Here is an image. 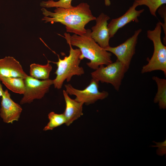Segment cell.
<instances>
[{
	"instance_id": "cell-1",
	"label": "cell",
	"mask_w": 166,
	"mask_h": 166,
	"mask_svg": "<svg viewBox=\"0 0 166 166\" xmlns=\"http://www.w3.org/2000/svg\"><path fill=\"white\" fill-rule=\"evenodd\" d=\"M45 16L42 20L45 22H60L65 26L67 32L79 35L85 33V25L96 18L92 14L89 5L82 2L76 6L69 9L56 8L54 12L48 10L44 7L41 9Z\"/></svg>"
},
{
	"instance_id": "cell-2",
	"label": "cell",
	"mask_w": 166,
	"mask_h": 166,
	"mask_svg": "<svg viewBox=\"0 0 166 166\" xmlns=\"http://www.w3.org/2000/svg\"><path fill=\"white\" fill-rule=\"evenodd\" d=\"M91 32L90 30L88 29L81 35L74 34L71 36L66 33L64 34V36L58 34L64 38L67 43L78 47L81 52L80 59L85 58L89 60L87 65L90 69L95 70L101 65H107L112 63V54L94 41L91 37Z\"/></svg>"
},
{
	"instance_id": "cell-3",
	"label": "cell",
	"mask_w": 166,
	"mask_h": 166,
	"mask_svg": "<svg viewBox=\"0 0 166 166\" xmlns=\"http://www.w3.org/2000/svg\"><path fill=\"white\" fill-rule=\"evenodd\" d=\"M70 50L69 55L61 59L59 55L57 62H51L55 64L57 67L54 73L56 75L53 80L54 87L57 89L61 88L64 82L70 81L72 77L75 75L81 76L85 73L83 68L79 66L81 60L80 59L81 52L78 48L74 49L69 42Z\"/></svg>"
},
{
	"instance_id": "cell-4",
	"label": "cell",
	"mask_w": 166,
	"mask_h": 166,
	"mask_svg": "<svg viewBox=\"0 0 166 166\" xmlns=\"http://www.w3.org/2000/svg\"><path fill=\"white\" fill-rule=\"evenodd\" d=\"M161 27L159 22L154 30L147 31V37L153 42L154 51L151 58H147V64L142 67V74L159 70L163 71L166 76V46L161 40Z\"/></svg>"
},
{
	"instance_id": "cell-5",
	"label": "cell",
	"mask_w": 166,
	"mask_h": 166,
	"mask_svg": "<svg viewBox=\"0 0 166 166\" xmlns=\"http://www.w3.org/2000/svg\"><path fill=\"white\" fill-rule=\"evenodd\" d=\"M100 65L91 73L92 78L102 83L111 84L117 91H119L125 73L128 70L120 61L105 65Z\"/></svg>"
},
{
	"instance_id": "cell-6",
	"label": "cell",
	"mask_w": 166,
	"mask_h": 166,
	"mask_svg": "<svg viewBox=\"0 0 166 166\" xmlns=\"http://www.w3.org/2000/svg\"><path fill=\"white\" fill-rule=\"evenodd\" d=\"M99 82L92 78L89 84L83 90L75 89L70 84L65 85L64 86L65 91L69 95L75 96L76 101L89 105L98 100L104 99L109 96V93L107 91L99 90Z\"/></svg>"
},
{
	"instance_id": "cell-7",
	"label": "cell",
	"mask_w": 166,
	"mask_h": 166,
	"mask_svg": "<svg viewBox=\"0 0 166 166\" xmlns=\"http://www.w3.org/2000/svg\"><path fill=\"white\" fill-rule=\"evenodd\" d=\"M25 90L20 101L21 104L30 103L35 99H40L47 93L53 80L48 79L42 80L28 76L24 79Z\"/></svg>"
},
{
	"instance_id": "cell-8",
	"label": "cell",
	"mask_w": 166,
	"mask_h": 166,
	"mask_svg": "<svg viewBox=\"0 0 166 166\" xmlns=\"http://www.w3.org/2000/svg\"><path fill=\"white\" fill-rule=\"evenodd\" d=\"M142 31L141 28L135 30L131 37L117 46L114 47L109 46L105 49L106 51L114 54L117 57V60L121 62L127 70L135 53L138 38Z\"/></svg>"
},
{
	"instance_id": "cell-9",
	"label": "cell",
	"mask_w": 166,
	"mask_h": 166,
	"mask_svg": "<svg viewBox=\"0 0 166 166\" xmlns=\"http://www.w3.org/2000/svg\"><path fill=\"white\" fill-rule=\"evenodd\" d=\"M21 106L11 98L7 90L4 91L2 96L0 116L4 122L13 123L18 120L22 111Z\"/></svg>"
},
{
	"instance_id": "cell-10",
	"label": "cell",
	"mask_w": 166,
	"mask_h": 166,
	"mask_svg": "<svg viewBox=\"0 0 166 166\" xmlns=\"http://www.w3.org/2000/svg\"><path fill=\"white\" fill-rule=\"evenodd\" d=\"M110 17L104 13H101L96 18V24L93 26L91 35L92 38L102 48L105 49L109 46L110 38L108 27L107 21Z\"/></svg>"
},
{
	"instance_id": "cell-11",
	"label": "cell",
	"mask_w": 166,
	"mask_h": 166,
	"mask_svg": "<svg viewBox=\"0 0 166 166\" xmlns=\"http://www.w3.org/2000/svg\"><path fill=\"white\" fill-rule=\"evenodd\" d=\"M137 4L133 2L132 5L122 16L112 19L108 25L110 38L113 37L117 31L131 22L136 23L139 22L138 18L144 10L143 9L139 10H136Z\"/></svg>"
},
{
	"instance_id": "cell-12",
	"label": "cell",
	"mask_w": 166,
	"mask_h": 166,
	"mask_svg": "<svg viewBox=\"0 0 166 166\" xmlns=\"http://www.w3.org/2000/svg\"><path fill=\"white\" fill-rule=\"evenodd\" d=\"M28 76L19 62L13 57H6L0 59V81L3 77H21L24 79Z\"/></svg>"
},
{
	"instance_id": "cell-13",
	"label": "cell",
	"mask_w": 166,
	"mask_h": 166,
	"mask_svg": "<svg viewBox=\"0 0 166 166\" xmlns=\"http://www.w3.org/2000/svg\"><path fill=\"white\" fill-rule=\"evenodd\" d=\"M63 93L65 103V108L63 114L66 120L65 124L69 126L83 115L84 103L71 98L65 90H63Z\"/></svg>"
},
{
	"instance_id": "cell-14",
	"label": "cell",
	"mask_w": 166,
	"mask_h": 166,
	"mask_svg": "<svg viewBox=\"0 0 166 166\" xmlns=\"http://www.w3.org/2000/svg\"><path fill=\"white\" fill-rule=\"evenodd\" d=\"M51 61L48 60L44 65L33 63L30 66V76L36 79L45 80L49 79L52 67L50 64Z\"/></svg>"
},
{
	"instance_id": "cell-15",
	"label": "cell",
	"mask_w": 166,
	"mask_h": 166,
	"mask_svg": "<svg viewBox=\"0 0 166 166\" xmlns=\"http://www.w3.org/2000/svg\"><path fill=\"white\" fill-rule=\"evenodd\" d=\"M152 79L157 85V90L154 99L155 103H158L161 109L166 108V79L161 78L157 76H154Z\"/></svg>"
},
{
	"instance_id": "cell-16",
	"label": "cell",
	"mask_w": 166,
	"mask_h": 166,
	"mask_svg": "<svg viewBox=\"0 0 166 166\" xmlns=\"http://www.w3.org/2000/svg\"><path fill=\"white\" fill-rule=\"evenodd\" d=\"M2 83L13 92L23 94L25 90L24 79L21 77H3L0 79Z\"/></svg>"
},
{
	"instance_id": "cell-17",
	"label": "cell",
	"mask_w": 166,
	"mask_h": 166,
	"mask_svg": "<svg viewBox=\"0 0 166 166\" xmlns=\"http://www.w3.org/2000/svg\"><path fill=\"white\" fill-rule=\"evenodd\" d=\"M48 117L49 121L43 128L44 131L52 130L66 123V120L63 113L58 114L51 112L49 113Z\"/></svg>"
},
{
	"instance_id": "cell-18",
	"label": "cell",
	"mask_w": 166,
	"mask_h": 166,
	"mask_svg": "<svg viewBox=\"0 0 166 166\" xmlns=\"http://www.w3.org/2000/svg\"><path fill=\"white\" fill-rule=\"evenodd\" d=\"M138 6L145 5L149 10L151 14L156 17V12L161 6L166 4V0H134Z\"/></svg>"
},
{
	"instance_id": "cell-19",
	"label": "cell",
	"mask_w": 166,
	"mask_h": 166,
	"mask_svg": "<svg viewBox=\"0 0 166 166\" xmlns=\"http://www.w3.org/2000/svg\"><path fill=\"white\" fill-rule=\"evenodd\" d=\"M72 0H59L57 1H54L53 0H49L47 1H43L40 3V6L46 8H62L65 9H69L73 6L71 5Z\"/></svg>"
},
{
	"instance_id": "cell-20",
	"label": "cell",
	"mask_w": 166,
	"mask_h": 166,
	"mask_svg": "<svg viewBox=\"0 0 166 166\" xmlns=\"http://www.w3.org/2000/svg\"><path fill=\"white\" fill-rule=\"evenodd\" d=\"M158 12L164 21V22L163 23L160 21L159 22L163 28L164 34V36L163 39V43L164 45H166V6L165 5H163L159 7L158 9Z\"/></svg>"
},
{
	"instance_id": "cell-21",
	"label": "cell",
	"mask_w": 166,
	"mask_h": 166,
	"mask_svg": "<svg viewBox=\"0 0 166 166\" xmlns=\"http://www.w3.org/2000/svg\"><path fill=\"white\" fill-rule=\"evenodd\" d=\"M156 146H155L154 147H157L158 148V150H157V153L160 155H163L166 153V141L165 140L163 142L160 143H156Z\"/></svg>"
},
{
	"instance_id": "cell-22",
	"label": "cell",
	"mask_w": 166,
	"mask_h": 166,
	"mask_svg": "<svg viewBox=\"0 0 166 166\" xmlns=\"http://www.w3.org/2000/svg\"><path fill=\"white\" fill-rule=\"evenodd\" d=\"M3 92H4V91L2 89V85L0 83V97L2 96L3 94Z\"/></svg>"
}]
</instances>
